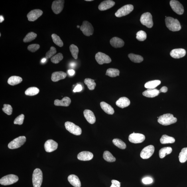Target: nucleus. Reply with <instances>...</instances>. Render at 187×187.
<instances>
[{"label": "nucleus", "instance_id": "1", "mask_svg": "<svg viewBox=\"0 0 187 187\" xmlns=\"http://www.w3.org/2000/svg\"><path fill=\"white\" fill-rule=\"evenodd\" d=\"M165 23L167 27L172 31H178L181 28L180 23L178 20L172 17L166 18Z\"/></svg>", "mask_w": 187, "mask_h": 187}, {"label": "nucleus", "instance_id": "2", "mask_svg": "<svg viewBox=\"0 0 187 187\" xmlns=\"http://www.w3.org/2000/svg\"><path fill=\"white\" fill-rule=\"evenodd\" d=\"M177 119L173 115L167 113L160 116L158 120V122L163 125H168L175 123Z\"/></svg>", "mask_w": 187, "mask_h": 187}, {"label": "nucleus", "instance_id": "3", "mask_svg": "<svg viewBox=\"0 0 187 187\" xmlns=\"http://www.w3.org/2000/svg\"><path fill=\"white\" fill-rule=\"evenodd\" d=\"M43 181V174L41 170L36 168L32 176V182L34 187H41Z\"/></svg>", "mask_w": 187, "mask_h": 187}, {"label": "nucleus", "instance_id": "4", "mask_svg": "<svg viewBox=\"0 0 187 187\" xmlns=\"http://www.w3.org/2000/svg\"><path fill=\"white\" fill-rule=\"evenodd\" d=\"M26 141L25 136H20L12 140L8 145V147L10 149H15L19 148L24 145Z\"/></svg>", "mask_w": 187, "mask_h": 187}, {"label": "nucleus", "instance_id": "5", "mask_svg": "<svg viewBox=\"0 0 187 187\" xmlns=\"http://www.w3.org/2000/svg\"><path fill=\"white\" fill-rule=\"evenodd\" d=\"M65 125L67 130L74 135L79 136L82 134V130L81 128L72 122H66Z\"/></svg>", "mask_w": 187, "mask_h": 187}, {"label": "nucleus", "instance_id": "6", "mask_svg": "<svg viewBox=\"0 0 187 187\" xmlns=\"http://www.w3.org/2000/svg\"><path fill=\"white\" fill-rule=\"evenodd\" d=\"M19 180L18 177L15 175L9 174L4 176L0 180V184L3 186H8L17 182Z\"/></svg>", "mask_w": 187, "mask_h": 187}, {"label": "nucleus", "instance_id": "7", "mask_svg": "<svg viewBox=\"0 0 187 187\" xmlns=\"http://www.w3.org/2000/svg\"><path fill=\"white\" fill-rule=\"evenodd\" d=\"M133 9L134 7L133 5H125L118 10L115 13V15L118 17H124L133 11Z\"/></svg>", "mask_w": 187, "mask_h": 187}, {"label": "nucleus", "instance_id": "8", "mask_svg": "<svg viewBox=\"0 0 187 187\" xmlns=\"http://www.w3.org/2000/svg\"><path fill=\"white\" fill-rule=\"evenodd\" d=\"M140 21L143 25L146 26L148 28H151L153 26V22L152 21V16L151 14L149 12L142 14L140 17Z\"/></svg>", "mask_w": 187, "mask_h": 187}, {"label": "nucleus", "instance_id": "9", "mask_svg": "<svg viewBox=\"0 0 187 187\" xmlns=\"http://www.w3.org/2000/svg\"><path fill=\"white\" fill-rule=\"evenodd\" d=\"M80 30L84 35L86 36L92 35L94 33V28L91 24L87 21L83 22L80 27Z\"/></svg>", "mask_w": 187, "mask_h": 187}, {"label": "nucleus", "instance_id": "10", "mask_svg": "<svg viewBox=\"0 0 187 187\" xmlns=\"http://www.w3.org/2000/svg\"><path fill=\"white\" fill-rule=\"evenodd\" d=\"M95 59L99 65L109 64L111 62V59L109 56L102 52H99L95 55Z\"/></svg>", "mask_w": 187, "mask_h": 187}, {"label": "nucleus", "instance_id": "11", "mask_svg": "<svg viewBox=\"0 0 187 187\" xmlns=\"http://www.w3.org/2000/svg\"><path fill=\"white\" fill-rule=\"evenodd\" d=\"M154 151V147L153 145L146 146L141 151L140 157L143 159H148L153 154Z\"/></svg>", "mask_w": 187, "mask_h": 187}, {"label": "nucleus", "instance_id": "12", "mask_svg": "<svg viewBox=\"0 0 187 187\" xmlns=\"http://www.w3.org/2000/svg\"><path fill=\"white\" fill-rule=\"evenodd\" d=\"M170 5L173 11L178 15H181L183 14V7L180 2L175 0H172L170 1Z\"/></svg>", "mask_w": 187, "mask_h": 187}, {"label": "nucleus", "instance_id": "13", "mask_svg": "<svg viewBox=\"0 0 187 187\" xmlns=\"http://www.w3.org/2000/svg\"><path fill=\"white\" fill-rule=\"evenodd\" d=\"M145 139V135L139 133H133L129 137V141L131 143L139 144L143 142Z\"/></svg>", "mask_w": 187, "mask_h": 187}, {"label": "nucleus", "instance_id": "14", "mask_svg": "<svg viewBox=\"0 0 187 187\" xmlns=\"http://www.w3.org/2000/svg\"><path fill=\"white\" fill-rule=\"evenodd\" d=\"M65 1L58 0L55 1L52 3V9L54 13L56 14H59L64 9Z\"/></svg>", "mask_w": 187, "mask_h": 187}, {"label": "nucleus", "instance_id": "15", "mask_svg": "<svg viewBox=\"0 0 187 187\" xmlns=\"http://www.w3.org/2000/svg\"><path fill=\"white\" fill-rule=\"evenodd\" d=\"M43 12L41 10L36 9L32 10L28 14L27 17L28 21L33 22L41 16Z\"/></svg>", "mask_w": 187, "mask_h": 187}, {"label": "nucleus", "instance_id": "16", "mask_svg": "<svg viewBox=\"0 0 187 187\" xmlns=\"http://www.w3.org/2000/svg\"><path fill=\"white\" fill-rule=\"evenodd\" d=\"M58 144L55 141L51 139L48 140L44 144L45 150L47 152L54 151L58 148Z\"/></svg>", "mask_w": 187, "mask_h": 187}, {"label": "nucleus", "instance_id": "17", "mask_svg": "<svg viewBox=\"0 0 187 187\" xmlns=\"http://www.w3.org/2000/svg\"><path fill=\"white\" fill-rule=\"evenodd\" d=\"M186 54V50L183 49H176L173 50L170 52V55L172 58L179 59L184 57Z\"/></svg>", "mask_w": 187, "mask_h": 187}, {"label": "nucleus", "instance_id": "18", "mask_svg": "<svg viewBox=\"0 0 187 187\" xmlns=\"http://www.w3.org/2000/svg\"><path fill=\"white\" fill-rule=\"evenodd\" d=\"M115 4L114 1L111 0H107L101 3L99 6V9L101 11H104L110 9Z\"/></svg>", "mask_w": 187, "mask_h": 187}, {"label": "nucleus", "instance_id": "19", "mask_svg": "<svg viewBox=\"0 0 187 187\" xmlns=\"http://www.w3.org/2000/svg\"><path fill=\"white\" fill-rule=\"evenodd\" d=\"M94 155L91 152L83 151L80 152L77 155V158L82 161H89L93 159Z\"/></svg>", "mask_w": 187, "mask_h": 187}, {"label": "nucleus", "instance_id": "20", "mask_svg": "<svg viewBox=\"0 0 187 187\" xmlns=\"http://www.w3.org/2000/svg\"><path fill=\"white\" fill-rule=\"evenodd\" d=\"M85 118L89 123L94 124L96 121V117L92 111L89 109H85L84 111Z\"/></svg>", "mask_w": 187, "mask_h": 187}, {"label": "nucleus", "instance_id": "21", "mask_svg": "<svg viewBox=\"0 0 187 187\" xmlns=\"http://www.w3.org/2000/svg\"><path fill=\"white\" fill-rule=\"evenodd\" d=\"M67 74L62 71L55 72L52 74L51 79L54 82H58L59 80H63L66 78Z\"/></svg>", "mask_w": 187, "mask_h": 187}, {"label": "nucleus", "instance_id": "22", "mask_svg": "<svg viewBox=\"0 0 187 187\" xmlns=\"http://www.w3.org/2000/svg\"><path fill=\"white\" fill-rule=\"evenodd\" d=\"M130 104V101L129 99L125 97H121L116 102L117 106L122 109L128 107Z\"/></svg>", "mask_w": 187, "mask_h": 187}, {"label": "nucleus", "instance_id": "23", "mask_svg": "<svg viewBox=\"0 0 187 187\" xmlns=\"http://www.w3.org/2000/svg\"><path fill=\"white\" fill-rule=\"evenodd\" d=\"M110 43L112 46L116 48H121L125 44V42L122 40L117 37L111 38L110 41Z\"/></svg>", "mask_w": 187, "mask_h": 187}, {"label": "nucleus", "instance_id": "24", "mask_svg": "<svg viewBox=\"0 0 187 187\" xmlns=\"http://www.w3.org/2000/svg\"><path fill=\"white\" fill-rule=\"evenodd\" d=\"M71 103V99L68 97H64L62 100L56 99L54 101V104L57 106L68 107Z\"/></svg>", "mask_w": 187, "mask_h": 187}, {"label": "nucleus", "instance_id": "25", "mask_svg": "<svg viewBox=\"0 0 187 187\" xmlns=\"http://www.w3.org/2000/svg\"><path fill=\"white\" fill-rule=\"evenodd\" d=\"M68 180L70 183L75 187H80L81 182L80 179L75 175H71L68 177Z\"/></svg>", "mask_w": 187, "mask_h": 187}, {"label": "nucleus", "instance_id": "26", "mask_svg": "<svg viewBox=\"0 0 187 187\" xmlns=\"http://www.w3.org/2000/svg\"><path fill=\"white\" fill-rule=\"evenodd\" d=\"M159 90L157 89H147L143 92L144 96L149 98H153L158 96L159 94Z\"/></svg>", "mask_w": 187, "mask_h": 187}, {"label": "nucleus", "instance_id": "27", "mask_svg": "<svg viewBox=\"0 0 187 187\" xmlns=\"http://www.w3.org/2000/svg\"><path fill=\"white\" fill-rule=\"evenodd\" d=\"M100 105L101 108L107 114L112 115L114 113V109L108 104L104 102V101H102L100 103Z\"/></svg>", "mask_w": 187, "mask_h": 187}, {"label": "nucleus", "instance_id": "28", "mask_svg": "<svg viewBox=\"0 0 187 187\" xmlns=\"http://www.w3.org/2000/svg\"><path fill=\"white\" fill-rule=\"evenodd\" d=\"M21 77L17 76H12L8 80V83L12 86L17 85L21 83L22 81Z\"/></svg>", "mask_w": 187, "mask_h": 187}, {"label": "nucleus", "instance_id": "29", "mask_svg": "<svg viewBox=\"0 0 187 187\" xmlns=\"http://www.w3.org/2000/svg\"><path fill=\"white\" fill-rule=\"evenodd\" d=\"M175 141V139L173 137L167 135H162L160 139V143L162 144H173L174 143Z\"/></svg>", "mask_w": 187, "mask_h": 187}, {"label": "nucleus", "instance_id": "30", "mask_svg": "<svg viewBox=\"0 0 187 187\" xmlns=\"http://www.w3.org/2000/svg\"><path fill=\"white\" fill-rule=\"evenodd\" d=\"M160 84H161V81L159 80L150 81L146 83L145 87L147 89H155Z\"/></svg>", "mask_w": 187, "mask_h": 187}, {"label": "nucleus", "instance_id": "31", "mask_svg": "<svg viewBox=\"0 0 187 187\" xmlns=\"http://www.w3.org/2000/svg\"><path fill=\"white\" fill-rule=\"evenodd\" d=\"M172 149L170 147H165L162 148L159 150V154L160 158H163L167 154L172 153Z\"/></svg>", "mask_w": 187, "mask_h": 187}, {"label": "nucleus", "instance_id": "32", "mask_svg": "<svg viewBox=\"0 0 187 187\" xmlns=\"http://www.w3.org/2000/svg\"><path fill=\"white\" fill-rule=\"evenodd\" d=\"M179 159L181 163H184L187 160V148H183L179 155Z\"/></svg>", "mask_w": 187, "mask_h": 187}, {"label": "nucleus", "instance_id": "33", "mask_svg": "<svg viewBox=\"0 0 187 187\" xmlns=\"http://www.w3.org/2000/svg\"><path fill=\"white\" fill-rule=\"evenodd\" d=\"M129 58L130 59L134 62L140 63L144 60V59L142 56L136 54H130L128 55Z\"/></svg>", "mask_w": 187, "mask_h": 187}, {"label": "nucleus", "instance_id": "34", "mask_svg": "<svg viewBox=\"0 0 187 187\" xmlns=\"http://www.w3.org/2000/svg\"><path fill=\"white\" fill-rule=\"evenodd\" d=\"M39 91V89L37 87H30L26 89L25 94L28 96H33L38 94Z\"/></svg>", "mask_w": 187, "mask_h": 187}, {"label": "nucleus", "instance_id": "35", "mask_svg": "<svg viewBox=\"0 0 187 187\" xmlns=\"http://www.w3.org/2000/svg\"><path fill=\"white\" fill-rule=\"evenodd\" d=\"M103 157L106 161L109 162H113L116 161V158L114 157L110 152L106 151L104 152Z\"/></svg>", "mask_w": 187, "mask_h": 187}, {"label": "nucleus", "instance_id": "36", "mask_svg": "<svg viewBox=\"0 0 187 187\" xmlns=\"http://www.w3.org/2000/svg\"><path fill=\"white\" fill-rule=\"evenodd\" d=\"M95 80L90 78H86L84 80V83L86 84L88 88L90 90H93L96 86V83Z\"/></svg>", "mask_w": 187, "mask_h": 187}, {"label": "nucleus", "instance_id": "37", "mask_svg": "<svg viewBox=\"0 0 187 187\" xmlns=\"http://www.w3.org/2000/svg\"><path fill=\"white\" fill-rule=\"evenodd\" d=\"M120 71L115 68H109L107 71L106 75L111 77H115L119 76Z\"/></svg>", "mask_w": 187, "mask_h": 187}, {"label": "nucleus", "instance_id": "38", "mask_svg": "<svg viewBox=\"0 0 187 187\" xmlns=\"http://www.w3.org/2000/svg\"><path fill=\"white\" fill-rule=\"evenodd\" d=\"M112 142L115 146L120 149H125L126 148V145L121 139L116 138L113 140Z\"/></svg>", "mask_w": 187, "mask_h": 187}, {"label": "nucleus", "instance_id": "39", "mask_svg": "<svg viewBox=\"0 0 187 187\" xmlns=\"http://www.w3.org/2000/svg\"><path fill=\"white\" fill-rule=\"evenodd\" d=\"M70 50L72 55L75 59L78 58V55L79 52V49L77 46L74 44H72L70 46Z\"/></svg>", "mask_w": 187, "mask_h": 187}, {"label": "nucleus", "instance_id": "40", "mask_svg": "<svg viewBox=\"0 0 187 187\" xmlns=\"http://www.w3.org/2000/svg\"><path fill=\"white\" fill-rule=\"evenodd\" d=\"M51 36L53 41L57 46L60 47L63 46V42L62 40L61 39L59 36L55 34H52Z\"/></svg>", "mask_w": 187, "mask_h": 187}, {"label": "nucleus", "instance_id": "41", "mask_svg": "<svg viewBox=\"0 0 187 187\" xmlns=\"http://www.w3.org/2000/svg\"><path fill=\"white\" fill-rule=\"evenodd\" d=\"M37 36V34L33 32H30L26 35L23 39V42L25 43L30 42L35 39Z\"/></svg>", "mask_w": 187, "mask_h": 187}, {"label": "nucleus", "instance_id": "42", "mask_svg": "<svg viewBox=\"0 0 187 187\" xmlns=\"http://www.w3.org/2000/svg\"><path fill=\"white\" fill-rule=\"evenodd\" d=\"M63 59V56L62 53H58L52 57L51 59V61L53 63L55 64L59 63L61 61H62Z\"/></svg>", "mask_w": 187, "mask_h": 187}, {"label": "nucleus", "instance_id": "43", "mask_svg": "<svg viewBox=\"0 0 187 187\" xmlns=\"http://www.w3.org/2000/svg\"><path fill=\"white\" fill-rule=\"evenodd\" d=\"M147 38V34L145 31L140 30L136 34V38L139 41H143Z\"/></svg>", "mask_w": 187, "mask_h": 187}, {"label": "nucleus", "instance_id": "44", "mask_svg": "<svg viewBox=\"0 0 187 187\" xmlns=\"http://www.w3.org/2000/svg\"><path fill=\"white\" fill-rule=\"evenodd\" d=\"M2 110L4 112L8 115H11L13 112V108L11 105L5 104L4 105V107Z\"/></svg>", "mask_w": 187, "mask_h": 187}, {"label": "nucleus", "instance_id": "45", "mask_svg": "<svg viewBox=\"0 0 187 187\" xmlns=\"http://www.w3.org/2000/svg\"><path fill=\"white\" fill-rule=\"evenodd\" d=\"M57 52L56 48L54 46H51L50 48V50L46 53V58L49 59L53 57L54 54Z\"/></svg>", "mask_w": 187, "mask_h": 187}, {"label": "nucleus", "instance_id": "46", "mask_svg": "<svg viewBox=\"0 0 187 187\" xmlns=\"http://www.w3.org/2000/svg\"><path fill=\"white\" fill-rule=\"evenodd\" d=\"M24 119V115L23 114L20 115L14 120V123L15 125H22L23 123Z\"/></svg>", "mask_w": 187, "mask_h": 187}, {"label": "nucleus", "instance_id": "47", "mask_svg": "<svg viewBox=\"0 0 187 187\" xmlns=\"http://www.w3.org/2000/svg\"><path fill=\"white\" fill-rule=\"evenodd\" d=\"M40 48V46L39 44H34L30 45L28 46V49L29 51L32 52H35L39 49Z\"/></svg>", "mask_w": 187, "mask_h": 187}, {"label": "nucleus", "instance_id": "48", "mask_svg": "<svg viewBox=\"0 0 187 187\" xmlns=\"http://www.w3.org/2000/svg\"><path fill=\"white\" fill-rule=\"evenodd\" d=\"M143 183L145 184H151L153 182V180L151 178L147 177L144 178L142 180Z\"/></svg>", "mask_w": 187, "mask_h": 187}, {"label": "nucleus", "instance_id": "49", "mask_svg": "<svg viewBox=\"0 0 187 187\" xmlns=\"http://www.w3.org/2000/svg\"><path fill=\"white\" fill-rule=\"evenodd\" d=\"M112 185L110 187H120V183L116 180L111 181Z\"/></svg>", "mask_w": 187, "mask_h": 187}, {"label": "nucleus", "instance_id": "50", "mask_svg": "<svg viewBox=\"0 0 187 187\" xmlns=\"http://www.w3.org/2000/svg\"><path fill=\"white\" fill-rule=\"evenodd\" d=\"M82 90V85H78L75 87L74 90H73V91H74V92H79V91H80Z\"/></svg>", "mask_w": 187, "mask_h": 187}, {"label": "nucleus", "instance_id": "51", "mask_svg": "<svg viewBox=\"0 0 187 187\" xmlns=\"http://www.w3.org/2000/svg\"><path fill=\"white\" fill-rule=\"evenodd\" d=\"M168 91V88L166 86H163L162 87V88L159 90V92L160 93H165L167 92Z\"/></svg>", "mask_w": 187, "mask_h": 187}, {"label": "nucleus", "instance_id": "52", "mask_svg": "<svg viewBox=\"0 0 187 187\" xmlns=\"http://www.w3.org/2000/svg\"><path fill=\"white\" fill-rule=\"evenodd\" d=\"M68 72L69 75L71 76H73L75 74V71L73 70H69L68 71Z\"/></svg>", "mask_w": 187, "mask_h": 187}, {"label": "nucleus", "instance_id": "53", "mask_svg": "<svg viewBox=\"0 0 187 187\" xmlns=\"http://www.w3.org/2000/svg\"><path fill=\"white\" fill-rule=\"evenodd\" d=\"M4 20V18L1 15L0 16V23H1Z\"/></svg>", "mask_w": 187, "mask_h": 187}, {"label": "nucleus", "instance_id": "54", "mask_svg": "<svg viewBox=\"0 0 187 187\" xmlns=\"http://www.w3.org/2000/svg\"><path fill=\"white\" fill-rule=\"evenodd\" d=\"M76 64L74 62L71 63L70 64V66L71 67H74L76 66Z\"/></svg>", "mask_w": 187, "mask_h": 187}, {"label": "nucleus", "instance_id": "55", "mask_svg": "<svg viewBox=\"0 0 187 187\" xmlns=\"http://www.w3.org/2000/svg\"><path fill=\"white\" fill-rule=\"evenodd\" d=\"M46 58H44L43 59H42V60H41V62L42 63H44L45 62H46Z\"/></svg>", "mask_w": 187, "mask_h": 187}, {"label": "nucleus", "instance_id": "56", "mask_svg": "<svg viewBox=\"0 0 187 187\" xmlns=\"http://www.w3.org/2000/svg\"><path fill=\"white\" fill-rule=\"evenodd\" d=\"M85 1H93V0H85Z\"/></svg>", "mask_w": 187, "mask_h": 187}, {"label": "nucleus", "instance_id": "57", "mask_svg": "<svg viewBox=\"0 0 187 187\" xmlns=\"http://www.w3.org/2000/svg\"><path fill=\"white\" fill-rule=\"evenodd\" d=\"M77 28H80V26L77 25Z\"/></svg>", "mask_w": 187, "mask_h": 187}, {"label": "nucleus", "instance_id": "58", "mask_svg": "<svg viewBox=\"0 0 187 187\" xmlns=\"http://www.w3.org/2000/svg\"><path fill=\"white\" fill-rule=\"evenodd\" d=\"M1 36V34H0V36Z\"/></svg>", "mask_w": 187, "mask_h": 187}]
</instances>
